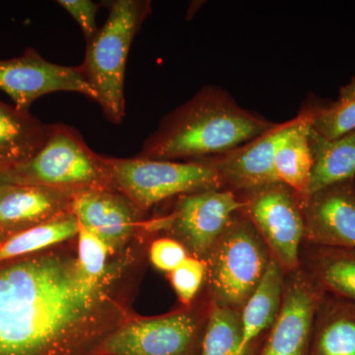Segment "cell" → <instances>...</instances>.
Returning <instances> with one entry per match:
<instances>
[{"label": "cell", "mask_w": 355, "mask_h": 355, "mask_svg": "<svg viewBox=\"0 0 355 355\" xmlns=\"http://www.w3.org/2000/svg\"><path fill=\"white\" fill-rule=\"evenodd\" d=\"M104 279L71 254L40 253L0 263V355H74L110 315Z\"/></svg>", "instance_id": "cell-1"}, {"label": "cell", "mask_w": 355, "mask_h": 355, "mask_svg": "<svg viewBox=\"0 0 355 355\" xmlns=\"http://www.w3.org/2000/svg\"><path fill=\"white\" fill-rule=\"evenodd\" d=\"M275 125L242 109L221 89L205 87L165 116L137 156L160 160L218 156L257 139Z\"/></svg>", "instance_id": "cell-2"}, {"label": "cell", "mask_w": 355, "mask_h": 355, "mask_svg": "<svg viewBox=\"0 0 355 355\" xmlns=\"http://www.w3.org/2000/svg\"><path fill=\"white\" fill-rule=\"evenodd\" d=\"M151 13L150 1L114 0L97 35L86 46L81 67L107 120L114 125L125 116V76L135 35Z\"/></svg>", "instance_id": "cell-3"}, {"label": "cell", "mask_w": 355, "mask_h": 355, "mask_svg": "<svg viewBox=\"0 0 355 355\" xmlns=\"http://www.w3.org/2000/svg\"><path fill=\"white\" fill-rule=\"evenodd\" d=\"M272 259L246 214H236L205 259L211 302L241 311Z\"/></svg>", "instance_id": "cell-4"}, {"label": "cell", "mask_w": 355, "mask_h": 355, "mask_svg": "<svg viewBox=\"0 0 355 355\" xmlns=\"http://www.w3.org/2000/svg\"><path fill=\"white\" fill-rule=\"evenodd\" d=\"M103 159L114 189L140 212L171 198L221 189L218 173L209 158L184 162L139 156L114 158L103 155Z\"/></svg>", "instance_id": "cell-5"}, {"label": "cell", "mask_w": 355, "mask_h": 355, "mask_svg": "<svg viewBox=\"0 0 355 355\" xmlns=\"http://www.w3.org/2000/svg\"><path fill=\"white\" fill-rule=\"evenodd\" d=\"M17 183L36 184L70 193L114 189L101 154L94 153L76 128L50 123L43 147L14 168Z\"/></svg>", "instance_id": "cell-6"}, {"label": "cell", "mask_w": 355, "mask_h": 355, "mask_svg": "<svg viewBox=\"0 0 355 355\" xmlns=\"http://www.w3.org/2000/svg\"><path fill=\"white\" fill-rule=\"evenodd\" d=\"M246 214L286 275L300 270L305 222L301 197L282 183L237 195Z\"/></svg>", "instance_id": "cell-7"}, {"label": "cell", "mask_w": 355, "mask_h": 355, "mask_svg": "<svg viewBox=\"0 0 355 355\" xmlns=\"http://www.w3.org/2000/svg\"><path fill=\"white\" fill-rule=\"evenodd\" d=\"M242 209V200L233 191H196L181 196L171 214L154 221L153 227L173 231L193 257L205 260Z\"/></svg>", "instance_id": "cell-8"}, {"label": "cell", "mask_w": 355, "mask_h": 355, "mask_svg": "<svg viewBox=\"0 0 355 355\" xmlns=\"http://www.w3.org/2000/svg\"><path fill=\"white\" fill-rule=\"evenodd\" d=\"M0 90L24 112H30L33 103L42 96L53 92L79 93L98 101L81 65L53 64L32 48L20 57L0 60Z\"/></svg>", "instance_id": "cell-9"}, {"label": "cell", "mask_w": 355, "mask_h": 355, "mask_svg": "<svg viewBox=\"0 0 355 355\" xmlns=\"http://www.w3.org/2000/svg\"><path fill=\"white\" fill-rule=\"evenodd\" d=\"M200 322L190 312L141 319L107 336L102 355H188L197 338Z\"/></svg>", "instance_id": "cell-10"}, {"label": "cell", "mask_w": 355, "mask_h": 355, "mask_svg": "<svg viewBox=\"0 0 355 355\" xmlns=\"http://www.w3.org/2000/svg\"><path fill=\"white\" fill-rule=\"evenodd\" d=\"M288 277L279 315L260 355H307L324 293L305 270Z\"/></svg>", "instance_id": "cell-11"}, {"label": "cell", "mask_w": 355, "mask_h": 355, "mask_svg": "<svg viewBox=\"0 0 355 355\" xmlns=\"http://www.w3.org/2000/svg\"><path fill=\"white\" fill-rule=\"evenodd\" d=\"M300 120L301 114L293 120L273 125L260 137L233 150L210 157L218 173L222 190L241 195L279 183L275 173V153Z\"/></svg>", "instance_id": "cell-12"}, {"label": "cell", "mask_w": 355, "mask_h": 355, "mask_svg": "<svg viewBox=\"0 0 355 355\" xmlns=\"http://www.w3.org/2000/svg\"><path fill=\"white\" fill-rule=\"evenodd\" d=\"M309 246L355 249V178L301 197Z\"/></svg>", "instance_id": "cell-13"}, {"label": "cell", "mask_w": 355, "mask_h": 355, "mask_svg": "<svg viewBox=\"0 0 355 355\" xmlns=\"http://www.w3.org/2000/svg\"><path fill=\"white\" fill-rule=\"evenodd\" d=\"M70 211L79 225L106 243L110 250L121 246L137 224L139 210L116 189H96L73 193Z\"/></svg>", "instance_id": "cell-14"}, {"label": "cell", "mask_w": 355, "mask_h": 355, "mask_svg": "<svg viewBox=\"0 0 355 355\" xmlns=\"http://www.w3.org/2000/svg\"><path fill=\"white\" fill-rule=\"evenodd\" d=\"M72 195L42 184H8L0 190V230L19 232L69 211Z\"/></svg>", "instance_id": "cell-15"}, {"label": "cell", "mask_w": 355, "mask_h": 355, "mask_svg": "<svg viewBox=\"0 0 355 355\" xmlns=\"http://www.w3.org/2000/svg\"><path fill=\"white\" fill-rule=\"evenodd\" d=\"M50 123L0 101V167L14 169L36 155L48 139Z\"/></svg>", "instance_id": "cell-16"}, {"label": "cell", "mask_w": 355, "mask_h": 355, "mask_svg": "<svg viewBox=\"0 0 355 355\" xmlns=\"http://www.w3.org/2000/svg\"><path fill=\"white\" fill-rule=\"evenodd\" d=\"M286 273L273 259L256 291L241 310V355H248L259 336L270 331L279 315Z\"/></svg>", "instance_id": "cell-17"}, {"label": "cell", "mask_w": 355, "mask_h": 355, "mask_svg": "<svg viewBox=\"0 0 355 355\" xmlns=\"http://www.w3.org/2000/svg\"><path fill=\"white\" fill-rule=\"evenodd\" d=\"M312 340L314 355H355V303L324 294Z\"/></svg>", "instance_id": "cell-18"}, {"label": "cell", "mask_w": 355, "mask_h": 355, "mask_svg": "<svg viewBox=\"0 0 355 355\" xmlns=\"http://www.w3.org/2000/svg\"><path fill=\"white\" fill-rule=\"evenodd\" d=\"M306 270L327 295L355 303V249L310 246Z\"/></svg>", "instance_id": "cell-19"}, {"label": "cell", "mask_w": 355, "mask_h": 355, "mask_svg": "<svg viewBox=\"0 0 355 355\" xmlns=\"http://www.w3.org/2000/svg\"><path fill=\"white\" fill-rule=\"evenodd\" d=\"M313 167L307 195L355 178V130L327 140L311 130Z\"/></svg>", "instance_id": "cell-20"}, {"label": "cell", "mask_w": 355, "mask_h": 355, "mask_svg": "<svg viewBox=\"0 0 355 355\" xmlns=\"http://www.w3.org/2000/svg\"><path fill=\"white\" fill-rule=\"evenodd\" d=\"M311 112L301 114L298 125L280 144L275 156L277 182L286 184L300 197L307 195L313 167L310 141Z\"/></svg>", "instance_id": "cell-21"}, {"label": "cell", "mask_w": 355, "mask_h": 355, "mask_svg": "<svg viewBox=\"0 0 355 355\" xmlns=\"http://www.w3.org/2000/svg\"><path fill=\"white\" fill-rule=\"evenodd\" d=\"M79 224L70 210L38 225L15 232L0 245V263L40 253L78 234Z\"/></svg>", "instance_id": "cell-22"}, {"label": "cell", "mask_w": 355, "mask_h": 355, "mask_svg": "<svg viewBox=\"0 0 355 355\" xmlns=\"http://www.w3.org/2000/svg\"><path fill=\"white\" fill-rule=\"evenodd\" d=\"M241 311L210 302L200 355H241Z\"/></svg>", "instance_id": "cell-23"}, {"label": "cell", "mask_w": 355, "mask_h": 355, "mask_svg": "<svg viewBox=\"0 0 355 355\" xmlns=\"http://www.w3.org/2000/svg\"><path fill=\"white\" fill-rule=\"evenodd\" d=\"M311 130L327 140L355 130V76L340 89L335 102L311 111Z\"/></svg>", "instance_id": "cell-24"}, {"label": "cell", "mask_w": 355, "mask_h": 355, "mask_svg": "<svg viewBox=\"0 0 355 355\" xmlns=\"http://www.w3.org/2000/svg\"><path fill=\"white\" fill-rule=\"evenodd\" d=\"M207 279V263L197 257H188L170 272V282L178 298L184 306H190L203 282Z\"/></svg>", "instance_id": "cell-25"}, {"label": "cell", "mask_w": 355, "mask_h": 355, "mask_svg": "<svg viewBox=\"0 0 355 355\" xmlns=\"http://www.w3.org/2000/svg\"><path fill=\"white\" fill-rule=\"evenodd\" d=\"M79 224V223H78ZM77 260L83 272L95 279H103L106 273L109 247L97 235L79 225Z\"/></svg>", "instance_id": "cell-26"}, {"label": "cell", "mask_w": 355, "mask_h": 355, "mask_svg": "<svg viewBox=\"0 0 355 355\" xmlns=\"http://www.w3.org/2000/svg\"><path fill=\"white\" fill-rule=\"evenodd\" d=\"M149 257L156 268L170 273L189 256L188 250L179 240L164 237L159 238L151 244Z\"/></svg>", "instance_id": "cell-27"}, {"label": "cell", "mask_w": 355, "mask_h": 355, "mask_svg": "<svg viewBox=\"0 0 355 355\" xmlns=\"http://www.w3.org/2000/svg\"><path fill=\"white\" fill-rule=\"evenodd\" d=\"M58 3L76 21L83 33L86 44L92 41L100 29L96 22L99 4L90 0H58Z\"/></svg>", "instance_id": "cell-28"}, {"label": "cell", "mask_w": 355, "mask_h": 355, "mask_svg": "<svg viewBox=\"0 0 355 355\" xmlns=\"http://www.w3.org/2000/svg\"><path fill=\"white\" fill-rule=\"evenodd\" d=\"M15 174L13 169H6V168L0 167V190L8 184H16Z\"/></svg>", "instance_id": "cell-29"}, {"label": "cell", "mask_w": 355, "mask_h": 355, "mask_svg": "<svg viewBox=\"0 0 355 355\" xmlns=\"http://www.w3.org/2000/svg\"><path fill=\"white\" fill-rule=\"evenodd\" d=\"M4 234H3V231L2 230H0V245L2 244V243L4 242Z\"/></svg>", "instance_id": "cell-30"}]
</instances>
